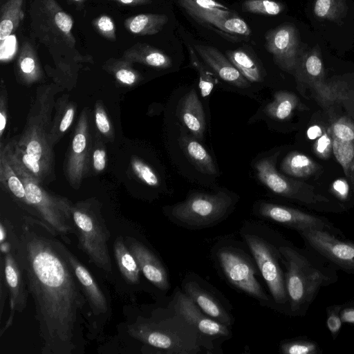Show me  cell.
Here are the masks:
<instances>
[{"label": "cell", "instance_id": "9a60e30c", "mask_svg": "<svg viewBox=\"0 0 354 354\" xmlns=\"http://www.w3.org/2000/svg\"><path fill=\"white\" fill-rule=\"evenodd\" d=\"M176 313L184 321L194 327L197 331L207 337H229L228 326L206 315L186 294L178 292L174 305Z\"/></svg>", "mask_w": 354, "mask_h": 354}, {"label": "cell", "instance_id": "b9f144b4", "mask_svg": "<svg viewBox=\"0 0 354 354\" xmlns=\"http://www.w3.org/2000/svg\"><path fill=\"white\" fill-rule=\"evenodd\" d=\"M178 2L184 9L188 8L201 10L229 9L225 6L216 1L215 0H178Z\"/></svg>", "mask_w": 354, "mask_h": 354}, {"label": "cell", "instance_id": "44dd1931", "mask_svg": "<svg viewBox=\"0 0 354 354\" xmlns=\"http://www.w3.org/2000/svg\"><path fill=\"white\" fill-rule=\"evenodd\" d=\"M184 289L185 293L206 315L228 327L232 325V321L225 310L197 283L187 282Z\"/></svg>", "mask_w": 354, "mask_h": 354}, {"label": "cell", "instance_id": "277c9868", "mask_svg": "<svg viewBox=\"0 0 354 354\" xmlns=\"http://www.w3.org/2000/svg\"><path fill=\"white\" fill-rule=\"evenodd\" d=\"M231 197L223 192L216 194L195 192L171 207L169 216L177 225L201 229L216 225L229 213Z\"/></svg>", "mask_w": 354, "mask_h": 354}, {"label": "cell", "instance_id": "816d5d0a", "mask_svg": "<svg viewBox=\"0 0 354 354\" xmlns=\"http://www.w3.org/2000/svg\"><path fill=\"white\" fill-rule=\"evenodd\" d=\"M74 116V109L73 107L69 108L65 113L62 120L59 124V131L63 133L66 131L70 127Z\"/></svg>", "mask_w": 354, "mask_h": 354}, {"label": "cell", "instance_id": "7bdbcfd3", "mask_svg": "<svg viewBox=\"0 0 354 354\" xmlns=\"http://www.w3.org/2000/svg\"><path fill=\"white\" fill-rule=\"evenodd\" d=\"M333 133L336 138L342 140L353 142L354 140V129L344 122H336L333 126Z\"/></svg>", "mask_w": 354, "mask_h": 354}, {"label": "cell", "instance_id": "8992f818", "mask_svg": "<svg viewBox=\"0 0 354 354\" xmlns=\"http://www.w3.org/2000/svg\"><path fill=\"white\" fill-rule=\"evenodd\" d=\"M8 230L7 238L0 242L1 261L8 290L10 313L7 322L0 331V335L12 326L16 312L21 313L26 307L29 291L23 270L16 255V230L7 219H3Z\"/></svg>", "mask_w": 354, "mask_h": 354}, {"label": "cell", "instance_id": "bcb514c9", "mask_svg": "<svg viewBox=\"0 0 354 354\" xmlns=\"http://www.w3.org/2000/svg\"><path fill=\"white\" fill-rule=\"evenodd\" d=\"M95 123L97 129L102 133H106L110 131L109 120L102 109H98L96 111Z\"/></svg>", "mask_w": 354, "mask_h": 354}, {"label": "cell", "instance_id": "1f68e13d", "mask_svg": "<svg viewBox=\"0 0 354 354\" xmlns=\"http://www.w3.org/2000/svg\"><path fill=\"white\" fill-rule=\"evenodd\" d=\"M297 104L295 95L288 92L279 91L274 94V100L266 105L264 111L270 118L284 120L290 116Z\"/></svg>", "mask_w": 354, "mask_h": 354}, {"label": "cell", "instance_id": "2e32d148", "mask_svg": "<svg viewBox=\"0 0 354 354\" xmlns=\"http://www.w3.org/2000/svg\"><path fill=\"white\" fill-rule=\"evenodd\" d=\"M125 243L145 277L158 288L162 290H168L170 287L168 275L157 257L134 238L127 236Z\"/></svg>", "mask_w": 354, "mask_h": 354}, {"label": "cell", "instance_id": "cb8c5ba5", "mask_svg": "<svg viewBox=\"0 0 354 354\" xmlns=\"http://www.w3.org/2000/svg\"><path fill=\"white\" fill-rule=\"evenodd\" d=\"M169 18L162 14L144 13L127 18L125 29L132 35H153L158 33L167 24Z\"/></svg>", "mask_w": 354, "mask_h": 354}, {"label": "cell", "instance_id": "836d02e7", "mask_svg": "<svg viewBox=\"0 0 354 354\" xmlns=\"http://www.w3.org/2000/svg\"><path fill=\"white\" fill-rule=\"evenodd\" d=\"M188 49L190 62L192 66L198 71L199 74L198 86L201 95L205 97L211 93L215 84L217 83V79L216 76L200 62L196 56L194 48L188 46Z\"/></svg>", "mask_w": 354, "mask_h": 354}, {"label": "cell", "instance_id": "d4e9b609", "mask_svg": "<svg viewBox=\"0 0 354 354\" xmlns=\"http://www.w3.org/2000/svg\"><path fill=\"white\" fill-rule=\"evenodd\" d=\"M113 252L118 267L125 281L131 285L138 284L141 270L123 237L119 236L115 240Z\"/></svg>", "mask_w": 354, "mask_h": 354}, {"label": "cell", "instance_id": "3957f363", "mask_svg": "<svg viewBox=\"0 0 354 354\" xmlns=\"http://www.w3.org/2000/svg\"><path fill=\"white\" fill-rule=\"evenodd\" d=\"M72 214L79 248L99 269L111 274L108 248L111 234L100 211L88 204H80L73 206Z\"/></svg>", "mask_w": 354, "mask_h": 354}, {"label": "cell", "instance_id": "60d3db41", "mask_svg": "<svg viewBox=\"0 0 354 354\" xmlns=\"http://www.w3.org/2000/svg\"><path fill=\"white\" fill-rule=\"evenodd\" d=\"M132 167L138 178L145 183L151 187H157L159 185V179L153 169L144 162L138 159H134Z\"/></svg>", "mask_w": 354, "mask_h": 354}, {"label": "cell", "instance_id": "7c38bea8", "mask_svg": "<svg viewBox=\"0 0 354 354\" xmlns=\"http://www.w3.org/2000/svg\"><path fill=\"white\" fill-rule=\"evenodd\" d=\"M274 158H263L255 163L258 178L269 189L278 195L305 204L328 202L327 198L318 196L300 183L290 180L279 174L275 168Z\"/></svg>", "mask_w": 354, "mask_h": 354}, {"label": "cell", "instance_id": "484cf974", "mask_svg": "<svg viewBox=\"0 0 354 354\" xmlns=\"http://www.w3.org/2000/svg\"><path fill=\"white\" fill-rule=\"evenodd\" d=\"M79 124L72 142L68 169L71 179L77 185L82 175L87 145L86 122L82 118Z\"/></svg>", "mask_w": 354, "mask_h": 354}, {"label": "cell", "instance_id": "74e56055", "mask_svg": "<svg viewBox=\"0 0 354 354\" xmlns=\"http://www.w3.org/2000/svg\"><path fill=\"white\" fill-rule=\"evenodd\" d=\"M280 349L284 354H317L320 351L316 342L304 339L286 341Z\"/></svg>", "mask_w": 354, "mask_h": 354}, {"label": "cell", "instance_id": "8fae6325", "mask_svg": "<svg viewBox=\"0 0 354 354\" xmlns=\"http://www.w3.org/2000/svg\"><path fill=\"white\" fill-rule=\"evenodd\" d=\"M66 254L80 283L91 315V337L102 331L111 315V309L105 294L90 271L67 248Z\"/></svg>", "mask_w": 354, "mask_h": 354}, {"label": "cell", "instance_id": "52a82bcc", "mask_svg": "<svg viewBox=\"0 0 354 354\" xmlns=\"http://www.w3.org/2000/svg\"><path fill=\"white\" fill-rule=\"evenodd\" d=\"M133 337L155 348L174 354H194L201 351L197 337H191L168 327L165 322L141 319L129 327Z\"/></svg>", "mask_w": 354, "mask_h": 354}, {"label": "cell", "instance_id": "ffe728a7", "mask_svg": "<svg viewBox=\"0 0 354 354\" xmlns=\"http://www.w3.org/2000/svg\"><path fill=\"white\" fill-rule=\"evenodd\" d=\"M266 47L281 66L288 68L292 65L295 37L290 27L283 26L271 30L265 35Z\"/></svg>", "mask_w": 354, "mask_h": 354}, {"label": "cell", "instance_id": "603a6c76", "mask_svg": "<svg viewBox=\"0 0 354 354\" xmlns=\"http://www.w3.org/2000/svg\"><path fill=\"white\" fill-rule=\"evenodd\" d=\"M123 57L131 62H140L162 69L168 68L172 65L169 56L160 49L144 42H137L132 45L124 52Z\"/></svg>", "mask_w": 354, "mask_h": 354}, {"label": "cell", "instance_id": "7a4b0ae2", "mask_svg": "<svg viewBox=\"0 0 354 354\" xmlns=\"http://www.w3.org/2000/svg\"><path fill=\"white\" fill-rule=\"evenodd\" d=\"M279 250L286 269L285 281L290 310L295 313L304 312L318 290L327 285L328 278L296 249L281 245Z\"/></svg>", "mask_w": 354, "mask_h": 354}, {"label": "cell", "instance_id": "8d00e7d4", "mask_svg": "<svg viewBox=\"0 0 354 354\" xmlns=\"http://www.w3.org/2000/svg\"><path fill=\"white\" fill-rule=\"evenodd\" d=\"M332 148L338 162L345 170L348 169L354 161V145L352 142L342 140L334 136Z\"/></svg>", "mask_w": 354, "mask_h": 354}, {"label": "cell", "instance_id": "83f0119b", "mask_svg": "<svg viewBox=\"0 0 354 354\" xmlns=\"http://www.w3.org/2000/svg\"><path fill=\"white\" fill-rule=\"evenodd\" d=\"M7 157V160L17 175H26L38 182L37 180L41 175L42 166L24 149L17 147L13 151L10 147Z\"/></svg>", "mask_w": 354, "mask_h": 354}, {"label": "cell", "instance_id": "4dcf8cb0", "mask_svg": "<svg viewBox=\"0 0 354 354\" xmlns=\"http://www.w3.org/2000/svg\"><path fill=\"white\" fill-rule=\"evenodd\" d=\"M281 170L292 176L304 178L313 174L317 166L310 158L294 151L286 156L281 164Z\"/></svg>", "mask_w": 354, "mask_h": 354}, {"label": "cell", "instance_id": "6da1fadb", "mask_svg": "<svg viewBox=\"0 0 354 354\" xmlns=\"http://www.w3.org/2000/svg\"><path fill=\"white\" fill-rule=\"evenodd\" d=\"M16 234V255L35 303L41 353H84V328L90 330L91 315L67 248L31 216L23 217Z\"/></svg>", "mask_w": 354, "mask_h": 354}, {"label": "cell", "instance_id": "9c48e42d", "mask_svg": "<svg viewBox=\"0 0 354 354\" xmlns=\"http://www.w3.org/2000/svg\"><path fill=\"white\" fill-rule=\"evenodd\" d=\"M31 12L34 30L44 42L52 39L55 44L75 46V39L72 32L73 20L55 0H38Z\"/></svg>", "mask_w": 354, "mask_h": 354}, {"label": "cell", "instance_id": "db71d44e", "mask_svg": "<svg viewBox=\"0 0 354 354\" xmlns=\"http://www.w3.org/2000/svg\"><path fill=\"white\" fill-rule=\"evenodd\" d=\"M322 128L318 125H313L307 130V136L310 140H315L322 136Z\"/></svg>", "mask_w": 354, "mask_h": 354}, {"label": "cell", "instance_id": "681fc988", "mask_svg": "<svg viewBox=\"0 0 354 354\" xmlns=\"http://www.w3.org/2000/svg\"><path fill=\"white\" fill-rule=\"evenodd\" d=\"M331 6V0H317L314 11L317 17H323L327 15Z\"/></svg>", "mask_w": 354, "mask_h": 354}, {"label": "cell", "instance_id": "f35d334b", "mask_svg": "<svg viewBox=\"0 0 354 354\" xmlns=\"http://www.w3.org/2000/svg\"><path fill=\"white\" fill-rule=\"evenodd\" d=\"M131 62L122 57V59H111L110 66L114 70L115 77L125 84H133L137 74L129 66Z\"/></svg>", "mask_w": 354, "mask_h": 354}, {"label": "cell", "instance_id": "7dc6e473", "mask_svg": "<svg viewBox=\"0 0 354 354\" xmlns=\"http://www.w3.org/2000/svg\"><path fill=\"white\" fill-rule=\"evenodd\" d=\"M326 325L333 335L339 332L342 326V319L337 313L331 312L327 318Z\"/></svg>", "mask_w": 354, "mask_h": 354}, {"label": "cell", "instance_id": "e0dca14e", "mask_svg": "<svg viewBox=\"0 0 354 354\" xmlns=\"http://www.w3.org/2000/svg\"><path fill=\"white\" fill-rule=\"evenodd\" d=\"M186 12L198 21L229 34L247 36L251 30L246 22L228 10L185 8Z\"/></svg>", "mask_w": 354, "mask_h": 354}, {"label": "cell", "instance_id": "f1b7e54d", "mask_svg": "<svg viewBox=\"0 0 354 354\" xmlns=\"http://www.w3.org/2000/svg\"><path fill=\"white\" fill-rule=\"evenodd\" d=\"M226 56L249 82H259L262 81V75L259 66L246 50L242 48L227 50Z\"/></svg>", "mask_w": 354, "mask_h": 354}, {"label": "cell", "instance_id": "d590c367", "mask_svg": "<svg viewBox=\"0 0 354 354\" xmlns=\"http://www.w3.org/2000/svg\"><path fill=\"white\" fill-rule=\"evenodd\" d=\"M241 9L246 12L277 15L281 12V6L273 0H245Z\"/></svg>", "mask_w": 354, "mask_h": 354}, {"label": "cell", "instance_id": "d6a6232c", "mask_svg": "<svg viewBox=\"0 0 354 354\" xmlns=\"http://www.w3.org/2000/svg\"><path fill=\"white\" fill-rule=\"evenodd\" d=\"M20 72L26 78H35L39 76L40 66L37 55L33 45L28 41L22 44L18 57Z\"/></svg>", "mask_w": 354, "mask_h": 354}, {"label": "cell", "instance_id": "11a10c76", "mask_svg": "<svg viewBox=\"0 0 354 354\" xmlns=\"http://www.w3.org/2000/svg\"><path fill=\"white\" fill-rule=\"evenodd\" d=\"M342 319L344 322L354 323V310H344L342 313Z\"/></svg>", "mask_w": 354, "mask_h": 354}, {"label": "cell", "instance_id": "f907efd6", "mask_svg": "<svg viewBox=\"0 0 354 354\" xmlns=\"http://www.w3.org/2000/svg\"><path fill=\"white\" fill-rule=\"evenodd\" d=\"M333 188L335 192L342 198H346L348 193V185L342 179H337L333 183Z\"/></svg>", "mask_w": 354, "mask_h": 354}, {"label": "cell", "instance_id": "30bf717a", "mask_svg": "<svg viewBox=\"0 0 354 354\" xmlns=\"http://www.w3.org/2000/svg\"><path fill=\"white\" fill-rule=\"evenodd\" d=\"M217 257L225 277L232 285L261 303L268 301L269 297L256 278L254 267L243 254L225 248L219 250Z\"/></svg>", "mask_w": 354, "mask_h": 354}, {"label": "cell", "instance_id": "ba28073f", "mask_svg": "<svg viewBox=\"0 0 354 354\" xmlns=\"http://www.w3.org/2000/svg\"><path fill=\"white\" fill-rule=\"evenodd\" d=\"M259 270L264 279L270 294L277 304H286L288 302L286 291L285 273H283L279 260L280 252L267 240L251 233H243Z\"/></svg>", "mask_w": 354, "mask_h": 354}, {"label": "cell", "instance_id": "e575fe53", "mask_svg": "<svg viewBox=\"0 0 354 354\" xmlns=\"http://www.w3.org/2000/svg\"><path fill=\"white\" fill-rule=\"evenodd\" d=\"M24 150L32 158L37 160L41 166L46 160L44 141H42L39 132L34 129L25 137V141L22 143Z\"/></svg>", "mask_w": 354, "mask_h": 354}, {"label": "cell", "instance_id": "4fadbf2b", "mask_svg": "<svg viewBox=\"0 0 354 354\" xmlns=\"http://www.w3.org/2000/svg\"><path fill=\"white\" fill-rule=\"evenodd\" d=\"M298 232L317 252L354 273V243L342 241L333 233L323 230L308 228Z\"/></svg>", "mask_w": 354, "mask_h": 354}, {"label": "cell", "instance_id": "ee69618b", "mask_svg": "<svg viewBox=\"0 0 354 354\" xmlns=\"http://www.w3.org/2000/svg\"><path fill=\"white\" fill-rule=\"evenodd\" d=\"M316 153L322 158H327L332 149V141L326 133L322 134L315 145Z\"/></svg>", "mask_w": 354, "mask_h": 354}, {"label": "cell", "instance_id": "c3c4849f", "mask_svg": "<svg viewBox=\"0 0 354 354\" xmlns=\"http://www.w3.org/2000/svg\"><path fill=\"white\" fill-rule=\"evenodd\" d=\"M93 166L97 171H102L106 165L105 152L102 149H97L93 154Z\"/></svg>", "mask_w": 354, "mask_h": 354}, {"label": "cell", "instance_id": "ab89813d", "mask_svg": "<svg viewBox=\"0 0 354 354\" xmlns=\"http://www.w3.org/2000/svg\"><path fill=\"white\" fill-rule=\"evenodd\" d=\"M97 32L104 38L109 41L116 40L115 26L112 18L106 15H102L92 21Z\"/></svg>", "mask_w": 354, "mask_h": 354}, {"label": "cell", "instance_id": "7402d4cb", "mask_svg": "<svg viewBox=\"0 0 354 354\" xmlns=\"http://www.w3.org/2000/svg\"><path fill=\"white\" fill-rule=\"evenodd\" d=\"M178 143L184 154L197 170L204 174H217L212 156L196 138L182 133Z\"/></svg>", "mask_w": 354, "mask_h": 354}, {"label": "cell", "instance_id": "f5cc1de1", "mask_svg": "<svg viewBox=\"0 0 354 354\" xmlns=\"http://www.w3.org/2000/svg\"><path fill=\"white\" fill-rule=\"evenodd\" d=\"M118 3L127 6L147 5L152 3L151 0H114Z\"/></svg>", "mask_w": 354, "mask_h": 354}, {"label": "cell", "instance_id": "5b68a950", "mask_svg": "<svg viewBox=\"0 0 354 354\" xmlns=\"http://www.w3.org/2000/svg\"><path fill=\"white\" fill-rule=\"evenodd\" d=\"M18 176L24 185L26 198L32 211V216L45 223L65 243H70L68 236L75 235L73 205L66 199L48 194L34 179L24 174Z\"/></svg>", "mask_w": 354, "mask_h": 354}, {"label": "cell", "instance_id": "9f6ffc18", "mask_svg": "<svg viewBox=\"0 0 354 354\" xmlns=\"http://www.w3.org/2000/svg\"><path fill=\"white\" fill-rule=\"evenodd\" d=\"M6 115L3 114V112L0 113V131L1 134H2L3 131L6 127Z\"/></svg>", "mask_w": 354, "mask_h": 354}, {"label": "cell", "instance_id": "4316f807", "mask_svg": "<svg viewBox=\"0 0 354 354\" xmlns=\"http://www.w3.org/2000/svg\"><path fill=\"white\" fill-rule=\"evenodd\" d=\"M24 0H8L0 10V39L2 42L14 33L24 17Z\"/></svg>", "mask_w": 354, "mask_h": 354}, {"label": "cell", "instance_id": "d6986e66", "mask_svg": "<svg viewBox=\"0 0 354 354\" xmlns=\"http://www.w3.org/2000/svg\"><path fill=\"white\" fill-rule=\"evenodd\" d=\"M176 113L193 137L201 140L205 130V118L202 103L194 89L190 90L180 100Z\"/></svg>", "mask_w": 354, "mask_h": 354}, {"label": "cell", "instance_id": "f546056e", "mask_svg": "<svg viewBox=\"0 0 354 354\" xmlns=\"http://www.w3.org/2000/svg\"><path fill=\"white\" fill-rule=\"evenodd\" d=\"M1 180L21 203L27 207L28 212L32 216V211L26 198L24 185L6 157L4 158L2 153L1 156Z\"/></svg>", "mask_w": 354, "mask_h": 354}, {"label": "cell", "instance_id": "f6af8a7d", "mask_svg": "<svg viewBox=\"0 0 354 354\" xmlns=\"http://www.w3.org/2000/svg\"><path fill=\"white\" fill-rule=\"evenodd\" d=\"M307 72L312 76H318L322 70L320 59L316 55L310 56L306 62Z\"/></svg>", "mask_w": 354, "mask_h": 354}, {"label": "cell", "instance_id": "ac0fdd59", "mask_svg": "<svg viewBox=\"0 0 354 354\" xmlns=\"http://www.w3.org/2000/svg\"><path fill=\"white\" fill-rule=\"evenodd\" d=\"M194 48L203 62L225 82L236 87L244 88L250 86L249 81L233 64L216 48L202 44H194Z\"/></svg>", "mask_w": 354, "mask_h": 354}, {"label": "cell", "instance_id": "6f0895ef", "mask_svg": "<svg viewBox=\"0 0 354 354\" xmlns=\"http://www.w3.org/2000/svg\"><path fill=\"white\" fill-rule=\"evenodd\" d=\"M77 3H82L84 1H85L86 0H71Z\"/></svg>", "mask_w": 354, "mask_h": 354}, {"label": "cell", "instance_id": "5bb4252c", "mask_svg": "<svg viewBox=\"0 0 354 354\" xmlns=\"http://www.w3.org/2000/svg\"><path fill=\"white\" fill-rule=\"evenodd\" d=\"M257 215L280 223L297 232L311 228L334 233L335 227L326 220L289 207L261 202L256 208Z\"/></svg>", "mask_w": 354, "mask_h": 354}]
</instances>
